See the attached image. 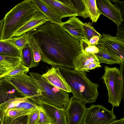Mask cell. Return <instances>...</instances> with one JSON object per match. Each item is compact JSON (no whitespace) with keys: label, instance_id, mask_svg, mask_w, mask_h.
I'll return each mask as SVG.
<instances>
[{"label":"cell","instance_id":"12","mask_svg":"<svg viewBox=\"0 0 124 124\" xmlns=\"http://www.w3.org/2000/svg\"><path fill=\"white\" fill-rule=\"evenodd\" d=\"M83 23L76 16L70 17L60 25L62 28L75 39L80 41L85 38L83 27Z\"/></svg>","mask_w":124,"mask_h":124},{"label":"cell","instance_id":"15","mask_svg":"<svg viewBox=\"0 0 124 124\" xmlns=\"http://www.w3.org/2000/svg\"><path fill=\"white\" fill-rule=\"evenodd\" d=\"M25 97L5 78L0 79V105L12 99Z\"/></svg>","mask_w":124,"mask_h":124},{"label":"cell","instance_id":"26","mask_svg":"<svg viewBox=\"0 0 124 124\" xmlns=\"http://www.w3.org/2000/svg\"><path fill=\"white\" fill-rule=\"evenodd\" d=\"M30 35L31 38L30 43L32 51L34 60L35 62L39 64V62L41 60L39 47L36 40L32 35L31 34Z\"/></svg>","mask_w":124,"mask_h":124},{"label":"cell","instance_id":"25","mask_svg":"<svg viewBox=\"0 0 124 124\" xmlns=\"http://www.w3.org/2000/svg\"><path fill=\"white\" fill-rule=\"evenodd\" d=\"M83 27L85 38L88 42L93 36H96L100 37L101 34L95 30L92 23H85L83 24Z\"/></svg>","mask_w":124,"mask_h":124},{"label":"cell","instance_id":"11","mask_svg":"<svg viewBox=\"0 0 124 124\" xmlns=\"http://www.w3.org/2000/svg\"><path fill=\"white\" fill-rule=\"evenodd\" d=\"M97 7L101 14L112 20L119 27L123 20L121 10L110 0H96Z\"/></svg>","mask_w":124,"mask_h":124},{"label":"cell","instance_id":"1","mask_svg":"<svg viewBox=\"0 0 124 124\" xmlns=\"http://www.w3.org/2000/svg\"><path fill=\"white\" fill-rule=\"evenodd\" d=\"M28 32L37 42L42 61L75 69V60L83 52L80 42L60 25L48 21Z\"/></svg>","mask_w":124,"mask_h":124},{"label":"cell","instance_id":"28","mask_svg":"<svg viewBox=\"0 0 124 124\" xmlns=\"http://www.w3.org/2000/svg\"><path fill=\"white\" fill-rule=\"evenodd\" d=\"M80 42L81 48L82 50L85 52L94 54L98 52V47L96 46L91 44L86 40H82Z\"/></svg>","mask_w":124,"mask_h":124},{"label":"cell","instance_id":"18","mask_svg":"<svg viewBox=\"0 0 124 124\" xmlns=\"http://www.w3.org/2000/svg\"><path fill=\"white\" fill-rule=\"evenodd\" d=\"M97 53L94 54L101 63L109 65L118 64L120 66L124 65V62L119 57L107 50L100 47Z\"/></svg>","mask_w":124,"mask_h":124},{"label":"cell","instance_id":"5","mask_svg":"<svg viewBox=\"0 0 124 124\" xmlns=\"http://www.w3.org/2000/svg\"><path fill=\"white\" fill-rule=\"evenodd\" d=\"M105 72L101 78L107 89L108 101L112 108L119 107L124 98V80L123 72L116 67H104Z\"/></svg>","mask_w":124,"mask_h":124},{"label":"cell","instance_id":"33","mask_svg":"<svg viewBox=\"0 0 124 124\" xmlns=\"http://www.w3.org/2000/svg\"><path fill=\"white\" fill-rule=\"evenodd\" d=\"M39 110V119L37 124H52L49 118L40 106Z\"/></svg>","mask_w":124,"mask_h":124},{"label":"cell","instance_id":"40","mask_svg":"<svg viewBox=\"0 0 124 124\" xmlns=\"http://www.w3.org/2000/svg\"><path fill=\"white\" fill-rule=\"evenodd\" d=\"M0 124H2L1 123V121H0Z\"/></svg>","mask_w":124,"mask_h":124},{"label":"cell","instance_id":"34","mask_svg":"<svg viewBox=\"0 0 124 124\" xmlns=\"http://www.w3.org/2000/svg\"><path fill=\"white\" fill-rule=\"evenodd\" d=\"M39 109L35 110L28 115L27 124H37L39 119Z\"/></svg>","mask_w":124,"mask_h":124},{"label":"cell","instance_id":"36","mask_svg":"<svg viewBox=\"0 0 124 124\" xmlns=\"http://www.w3.org/2000/svg\"><path fill=\"white\" fill-rule=\"evenodd\" d=\"M117 31L116 36L118 39L124 42V32L123 28L119 27L117 28Z\"/></svg>","mask_w":124,"mask_h":124},{"label":"cell","instance_id":"27","mask_svg":"<svg viewBox=\"0 0 124 124\" xmlns=\"http://www.w3.org/2000/svg\"><path fill=\"white\" fill-rule=\"evenodd\" d=\"M28 115L12 118L5 115L3 124H27Z\"/></svg>","mask_w":124,"mask_h":124},{"label":"cell","instance_id":"2","mask_svg":"<svg viewBox=\"0 0 124 124\" xmlns=\"http://www.w3.org/2000/svg\"><path fill=\"white\" fill-rule=\"evenodd\" d=\"M60 72L70 87L73 97L85 104L95 102L99 94V85L92 82L85 71L58 67Z\"/></svg>","mask_w":124,"mask_h":124},{"label":"cell","instance_id":"38","mask_svg":"<svg viewBox=\"0 0 124 124\" xmlns=\"http://www.w3.org/2000/svg\"><path fill=\"white\" fill-rule=\"evenodd\" d=\"M4 26V21L3 19L0 20V41L2 40Z\"/></svg>","mask_w":124,"mask_h":124},{"label":"cell","instance_id":"13","mask_svg":"<svg viewBox=\"0 0 124 124\" xmlns=\"http://www.w3.org/2000/svg\"><path fill=\"white\" fill-rule=\"evenodd\" d=\"M40 106L49 118L52 124H68L66 110L61 109L42 101Z\"/></svg>","mask_w":124,"mask_h":124},{"label":"cell","instance_id":"14","mask_svg":"<svg viewBox=\"0 0 124 124\" xmlns=\"http://www.w3.org/2000/svg\"><path fill=\"white\" fill-rule=\"evenodd\" d=\"M42 75L52 85L67 92L71 93L70 87L61 74L58 67H52Z\"/></svg>","mask_w":124,"mask_h":124},{"label":"cell","instance_id":"24","mask_svg":"<svg viewBox=\"0 0 124 124\" xmlns=\"http://www.w3.org/2000/svg\"><path fill=\"white\" fill-rule=\"evenodd\" d=\"M72 7L78 16L84 18L89 17L88 13L83 0H71Z\"/></svg>","mask_w":124,"mask_h":124},{"label":"cell","instance_id":"8","mask_svg":"<svg viewBox=\"0 0 124 124\" xmlns=\"http://www.w3.org/2000/svg\"><path fill=\"white\" fill-rule=\"evenodd\" d=\"M96 46L119 57L124 62V42L116 37L103 33L101 34Z\"/></svg>","mask_w":124,"mask_h":124},{"label":"cell","instance_id":"22","mask_svg":"<svg viewBox=\"0 0 124 124\" xmlns=\"http://www.w3.org/2000/svg\"><path fill=\"white\" fill-rule=\"evenodd\" d=\"M83 1L89 17L93 23H96L101 15L97 7L96 0Z\"/></svg>","mask_w":124,"mask_h":124},{"label":"cell","instance_id":"32","mask_svg":"<svg viewBox=\"0 0 124 124\" xmlns=\"http://www.w3.org/2000/svg\"><path fill=\"white\" fill-rule=\"evenodd\" d=\"M21 58L0 55V62L16 65L22 61Z\"/></svg>","mask_w":124,"mask_h":124},{"label":"cell","instance_id":"10","mask_svg":"<svg viewBox=\"0 0 124 124\" xmlns=\"http://www.w3.org/2000/svg\"><path fill=\"white\" fill-rule=\"evenodd\" d=\"M41 0L62 19L65 17L78 16L72 7L71 0Z\"/></svg>","mask_w":124,"mask_h":124},{"label":"cell","instance_id":"30","mask_svg":"<svg viewBox=\"0 0 124 124\" xmlns=\"http://www.w3.org/2000/svg\"><path fill=\"white\" fill-rule=\"evenodd\" d=\"M34 111H30L16 109H11L7 110L5 115L11 118H15L21 116L28 115Z\"/></svg>","mask_w":124,"mask_h":124},{"label":"cell","instance_id":"35","mask_svg":"<svg viewBox=\"0 0 124 124\" xmlns=\"http://www.w3.org/2000/svg\"><path fill=\"white\" fill-rule=\"evenodd\" d=\"M98 60H95L90 62L83 69V71H88L89 70L94 69L97 68L101 67Z\"/></svg>","mask_w":124,"mask_h":124},{"label":"cell","instance_id":"29","mask_svg":"<svg viewBox=\"0 0 124 124\" xmlns=\"http://www.w3.org/2000/svg\"><path fill=\"white\" fill-rule=\"evenodd\" d=\"M29 69L25 67L22 61L19 65L11 71L5 75L3 78H8L16 76L20 74L28 72Z\"/></svg>","mask_w":124,"mask_h":124},{"label":"cell","instance_id":"37","mask_svg":"<svg viewBox=\"0 0 124 124\" xmlns=\"http://www.w3.org/2000/svg\"><path fill=\"white\" fill-rule=\"evenodd\" d=\"M100 37L96 36H93L90 39L89 42V43L91 44L96 46Z\"/></svg>","mask_w":124,"mask_h":124},{"label":"cell","instance_id":"20","mask_svg":"<svg viewBox=\"0 0 124 124\" xmlns=\"http://www.w3.org/2000/svg\"><path fill=\"white\" fill-rule=\"evenodd\" d=\"M21 58L23 65L29 69L37 66L39 64L34 61L30 43L27 44L22 49Z\"/></svg>","mask_w":124,"mask_h":124},{"label":"cell","instance_id":"21","mask_svg":"<svg viewBox=\"0 0 124 124\" xmlns=\"http://www.w3.org/2000/svg\"><path fill=\"white\" fill-rule=\"evenodd\" d=\"M0 55L21 58L19 51L7 40L0 41Z\"/></svg>","mask_w":124,"mask_h":124},{"label":"cell","instance_id":"16","mask_svg":"<svg viewBox=\"0 0 124 124\" xmlns=\"http://www.w3.org/2000/svg\"><path fill=\"white\" fill-rule=\"evenodd\" d=\"M48 21H49L45 16L40 12H38L17 30L13 37H19L25 33L31 31Z\"/></svg>","mask_w":124,"mask_h":124},{"label":"cell","instance_id":"39","mask_svg":"<svg viewBox=\"0 0 124 124\" xmlns=\"http://www.w3.org/2000/svg\"><path fill=\"white\" fill-rule=\"evenodd\" d=\"M109 124H124V118L116 120L115 121Z\"/></svg>","mask_w":124,"mask_h":124},{"label":"cell","instance_id":"4","mask_svg":"<svg viewBox=\"0 0 124 124\" xmlns=\"http://www.w3.org/2000/svg\"><path fill=\"white\" fill-rule=\"evenodd\" d=\"M29 74L37 84L42 101L61 109H67L70 99L67 92L50 84L40 74L32 72Z\"/></svg>","mask_w":124,"mask_h":124},{"label":"cell","instance_id":"23","mask_svg":"<svg viewBox=\"0 0 124 124\" xmlns=\"http://www.w3.org/2000/svg\"><path fill=\"white\" fill-rule=\"evenodd\" d=\"M31 35L29 32L25 33L19 37L11 38L7 40L16 47L21 53L23 48L30 43Z\"/></svg>","mask_w":124,"mask_h":124},{"label":"cell","instance_id":"3","mask_svg":"<svg viewBox=\"0 0 124 124\" xmlns=\"http://www.w3.org/2000/svg\"><path fill=\"white\" fill-rule=\"evenodd\" d=\"M39 12L32 0H24L16 5L5 15L2 40L12 38L16 31Z\"/></svg>","mask_w":124,"mask_h":124},{"label":"cell","instance_id":"6","mask_svg":"<svg viewBox=\"0 0 124 124\" xmlns=\"http://www.w3.org/2000/svg\"><path fill=\"white\" fill-rule=\"evenodd\" d=\"M5 78L31 101L38 105L39 103L42 101L40 90L35 80L31 76L23 73Z\"/></svg>","mask_w":124,"mask_h":124},{"label":"cell","instance_id":"31","mask_svg":"<svg viewBox=\"0 0 124 124\" xmlns=\"http://www.w3.org/2000/svg\"><path fill=\"white\" fill-rule=\"evenodd\" d=\"M19 64L14 65L0 62V79L3 78L5 75L17 67Z\"/></svg>","mask_w":124,"mask_h":124},{"label":"cell","instance_id":"9","mask_svg":"<svg viewBox=\"0 0 124 124\" xmlns=\"http://www.w3.org/2000/svg\"><path fill=\"white\" fill-rule=\"evenodd\" d=\"M85 104L73 96L66 109L68 124H83L87 108Z\"/></svg>","mask_w":124,"mask_h":124},{"label":"cell","instance_id":"19","mask_svg":"<svg viewBox=\"0 0 124 124\" xmlns=\"http://www.w3.org/2000/svg\"><path fill=\"white\" fill-rule=\"evenodd\" d=\"M95 60L99 61L94 54L86 53L83 51L75 60L74 70L83 71L86 66L91 62Z\"/></svg>","mask_w":124,"mask_h":124},{"label":"cell","instance_id":"7","mask_svg":"<svg viewBox=\"0 0 124 124\" xmlns=\"http://www.w3.org/2000/svg\"><path fill=\"white\" fill-rule=\"evenodd\" d=\"M114 108L109 110L102 105H91L87 108L83 124H109L115 121Z\"/></svg>","mask_w":124,"mask_h":124},{"label":"cell","instance_id":"17","mask_svg":"<svg viewBox=\"0 0 124 124\" xmlns=\"http://www.w3.org/2000/svg\"><path fill=\"white\" fill-rule=\"evenodd\" d=\"M32 1L38 11L43 14L49 21L60 25L61 24L62 19L41 0Z\"/></svg>","mask_w":124,"mask_h":124}]
</instances>
